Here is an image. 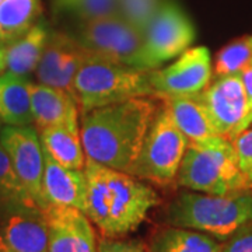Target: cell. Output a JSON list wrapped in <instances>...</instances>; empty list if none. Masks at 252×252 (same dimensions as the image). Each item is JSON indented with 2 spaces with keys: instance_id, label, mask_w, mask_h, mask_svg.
I'll use <instances>...</instances> for the list:
<instances>
[{
  "instance_id": "1",
  "label": "cell",
  "mask_w": 252,
  "mask_h": 252,
  "mask_svg": "<svg viewBox=\"0 0 252 252\" xmlns=\"http://www.w3.org/2000/svg\"><path fill=\"white\" fill-rule=\"evenodd\" d=\"M154 97H142L80 115V136L89 160L129 172L157 114Z\"/></svg>"
},
{
  "instance_id": "2",
  "label": "cell",
  "mask_w": 252,
  "mask_h": 252,
  "mask_svg": "<svg viewBox=\"0 0 252 252\" xmlns=\"http://www.w3.org/2000/svg\"><path fill=\"white\" fill-rule=\"evenodd\" d=\"M86 215L101 237L119 238L135 231L147 219L160 196L143 180L89 160Z\"/></svg>"
},
{
  "instance_id": "3",
  "label": "cell",
  "mask_w": 252,
  "mask_h": 252,
  "mask_svg": "<svg viewBox=\"0 0 252 252\" xmlns=\"http://www.w3.org/2000/svg\"><path fill=\"white\" fill-rule=\"evenodd\" d=\"M164 223L212 235L224 243L252 223V189L224 195L181 192L164 209Z\"/></svg>"
},
{
  "instance_id": "4",
  "label": "cell",
  "mask_w": 252,
  "mask_h": 252,
  "mask_svg": "<svg viewBox=\"0 0 252 252\" xmlns=\"http://www.w3.org/2000/svg\"><path fill=\"white\" fill-rule=\"evenodd\" d=\"M73 94L83 115L129 99L154 97V90L150 70L89 54L74 79Z\"/></svg>"
},
{
  "instance_id": "5",
  "label": "cell",
  "mask_w": 252,
  "mask_h": 252,
  "mask_svg": "<svg viewBox=\"0 0 252 252\" xmlns=\"http://www.w3.org/2000/svg\"><path fill=\"white\" fill-rule=\"evenodd\" d=\"M177 184L189 190L212 195L251 189L240 168L234 143L220 136L189 142L181 161Z\"/></svg>"
},
{
  "instance_id": "6",
  "label": "cell",
  "mask_w": 252,
  "mask_h": 252,
  "mask_svg": "<svg viewBox=\"0 0 252 252\" xmlns=\"http://www.w3.org/2000/svg\"><path fill=\"white\" fill-rule=\"evenodd\" d=\"M188 144L189 140L178 129L170 109L161 101L139 156L127 174L161 187L171 185L177 181Z\"/></svg>"
},
{
  "instance_id": "7",
  "label": "cell",
  "mask_w": 252,
  "mask_h": 252,
  "mask_svg": "<svg viewBox=\"0 0 252 252\" xmlns=\"http://www.w3.org/2000/svg\"><path fill=\"white\" fill-rule=\"evenodd\" d=\"M195 36V27L180 4L172 0H164L160 10L144 31L137 67L154 70L162 63L177 59L190 48Z\"/></svg>"
},
{
  "instance_id": "8",
  "label": "cell",
  "mask_w": 252,
  "mask_h": 252,
  "mask_svg": "<svg viewBox=\"0 0 252 252\" xmlns=\"http://www.w3.org/2000/svg\"><path fill=\"white\" fill-rule=\"evenodd\" d=\"M74 36L90 55L137 67L144 34L118 13L80 21Z\"/></svg>"
},
{
  "instance_id": "9",
  "label": "cell",
  "mask_w": 252,
  "mask_h": 252,
  "mask_svg": "<svg viewBox=\"0 0 252 252\" xmlns=\"http://www.w3.org/2000/svg\"><path fill=\"white\" fill-rule=\"evenodd\" d=\"M0 144L9 156L13 170L30 198L42 212L46 209L44 196L45 153L35 126H4L0 130Z\"/></svg>"
},
{
  "instance_id": "10",
  "label": "cell",
  "mask_w": 252,
  "mask_h": 252,
  "mask_svg": "<svg viewBox=\"0 0 252 252\" xmlns=\"http://www.w3.org/2000/svg\"><path fill=\"white\" fill-rule=\"evenodd\" d=\"M200 95L217 136L233 142L250 129L247 94L240 74L213 76Z\"/></svg>"
},
{
  "instance_id": "11",
  "label": "cell",
  "mask_w": 252,
  "mask_h": 252,
  "mask_svg": "<svg viewBox=\"0 0 252 252\" xmlns=\"http://www.w3.org/2000/svg\"><path fill=\"white\" fill-rule=\"evenodd\" d=\"M213 79L212 56L206 46L189 48L167 67L150 70L156 98L198 94Z\"/></svg>"
},
{
  "instance_id": "12",
  "label": "cell",
  "mask_w": 252,
  "mask_h": 252,
  "mask_svg": "<svg viewBox=\"0 0 252 252\" xmlns=\"http://www.w3.org/2000/svg\"><path fill=\"white\" fill-rule=\"evenodd\" d=\"M0 252H48L45 215L39 207L0 206Z\"/></svg>"
},
{
  "instance_id": "13",
  "label": "cell",
  "mask_w": 252,
  "mask_h": 252,
  "mask_svg": "<svg viewBox=\"0 0 252 252\" xmlns=\"http://www.w3.org/2000/svg\"><path fill=\"white\" fill-rule=\"evenodd\" d=\"M89 52L79 39L66 32H51L35 69L38 83L70 93L73 83Z\"/></svg>"
},
{
  "instance_id": "14",
  "label": "cell",
  "mask_w": 252,
  "mask_h": 252,
  "mask_svg": "<svg viewBox=\"0 0 252 252\" xmlns=\"http://www.w3.org/2000/svg\"><path fill=\"white\" fill-rule=\"evenodd\" d=\"M48 228V252H97L94 224L74 207L48 206L44 210Z\"/></svg>"
},
{
  "instance_id": "15",
  "label": "cell",
  "mask_w": 252,
  "mask_h": 252,
  "mask_svg": "<svg viewBox=\"0 0 252 252\" xmlns=\"http://www.w3.org/2000/svg\"><path fill=\"white\" fill-rule=\"evenodd\" d=\"M44 196L48 206L74 207L86 213L87 178L84 170L63 167L45 153Z\"/></svg>"
},
{
  "instance_id": "16",
  "label": "cell",
  "mask_w": 252,
  "mask_h": 252,
  "mask_svg": "<svg viewBox=\"0 0 252 252\" xmlns=\"http://www.w3.org/2000/svg\"><path fill=\"white\" fill-rule=\"evenodd\" d=\"M31 108L34 126L38 132L52 126L80 124L77 101L70 93L62 89L42 83H32Z\"/></svg>"
},
{
  "instance_id": "17",
  "label": "cell",
  "mask_w": 252,
  "mask_h": 252,
  "mask_svg": "<svg viewBox=\"0 0 252 252\" xmlns=\"http://www.w3.org/2000/svg\"><path fill=\"white\" fill-rule=\"evenodd\" d=\"M32 81L27 76L3 72L0 74V121L6 126L34 125L31 108Z\"/></svg>"
},
{
  "instance_id": "18",
  "label": "cell",
  "mask_w": 252,
  "mask_h": 252,
  "mask_svg": "<svg viewBox=\"0 0 252 252\" xmlns=\"http://www.w3.org/2000/svg\"><path fill=\"white\" fill-rule=\"evenodd\" d=\"M160 99L168 107L174 122L189 142H202L217 136L200 93Z\"/></svg>"
},
{
  "instance_id": "19",
  "label": "cell",
  "mask_w": 252,
  "mask_h": 252,
  "mask_svg": "<svg viewBox=\"0 0 252 252\" xmlns=\"http://www.w3.org/2000/svg\"><path fill=\"white\" fill-rule=\"evenodd\" d=\"M51 28L45 20H39L35 26L30 28L6 48V70L20 76L35 73L36 66L45 49L46 42L51 36Z\"/></svg>"
},
{
  "instance_id": "20",
  "label": "cell",
  "mask_w": 252,
  "mask_h": 252,
  "mask_svg": "<svg viewBox=\"0 0 252 252\" xmlns=\"http://www.w3.org/2000/svg\"><path fill=\"white\" fill-rule=\"evenodd\" d=\"M45 152L63 167L84 170L87 157L81 143L80 124L58 125L38 132Z\"/></svg>"
},
{
  "instance_id": "21",
  "label": "cell",
  "mask_w": 252,
  "mask_h": 252,
  "mask_svg": "<svg viewBox=\"0 0 252 252\" xmlns=\"http://www.w3.org/2000/svg\"><path fill=\"white\" fill-rule=\"evenodd\" d=\"M223 243L212 235L175 225L157 230L147 245V252H221Z\"/></svg>"
},
{
  "instance_id": "22",
  "label": "cell",
  "mask_w": 252,
  "mask_h": 252,
  "mask_svg": "<svg viewBox=\"0 0 252 252\" xmlns=\"http://www.w3.org/2000/svg\"><path fill=\"white\" fill-rule=\"evenodd\" d=\"M41 0L0 1V42L7 45L24 35L41 20Z\"/></svg>"
},
{
  "instance_id": "23",
  "label": "cell",
  "mask_w": 252,
  "mask_h": 252,
  "mask_svg": "<svg viewBox=\"0 0 252 252\" xmlns=\"http://www.w3.org/2000/svg\"><path fill=\"white\" fill-rule=\"evenodd\" d=\"M252 62V42L251 36L233 41L225 45L213 63V76H228L240 74Z\"/></svg>"
},
{
  "instance_id": "24",
  "label": "cell",
  "mask_w": 252,
  "mask_h": 252,
  "mask_svg": "<svg viewBox=\"0 0 252 252\" xmlns=\"http://www.w3.org/2000/svg\"><path fill=\"white\" fill-rule=\"evenodd\" d=\"M10 205H34L32 199L30 198L27 190L21 185L9 156L0 144V206ZM38 207V206H36Z\"/></svg>"
},
{
  "instance_id": "25",
  "label": "cell",
  "mask_w": 252,
  "mask_h": 252,
  "mask_svg": "<svg viewBox=\"0 0 252 252\" xmlns=\"http://www.w3.org/2000/svg\"><path fill=\"white\" fill-rule=\"evenodd\" d=\"M54 9L86 21L117 14L118 0H54Z\"/></svg>"
},
{
  "instance_id": "26",
  "label": "cell",
  "mask_w": 252,
  "mask_h": 252,
  "mask_svg": "<svg viewBox=\"0 0 252 252\" xmlns=\"http://www.w3.org/2000/svg\"><path fill=\"white\" fill-rule=\"evenodd\" d=\"M162 3L164 0H118V13L144 34Z\"/></svg>"
},
{
  "instance_id": "27",
  "label": "cell",
  "mask_w": 252,
  "mask_h": 252,
  "mask_svg": "<svg viewBox=\"0 0 252 252\" xmlns=\"http://www.w3.org/2000/svg\"><path fill=\"white\" fill-rule=\"evenodd\" d=\"M233 143L238 156L240 168L248 182V187L252 189V127L235 137Z\"/></svg>"
},
{
  "instance_id": "28",
  "label": "cell",
  "mask_w": 252,
  "mask_h": 252,
  "mask_svg": "<svg viewBox=\"0 0 252 252\" xmlns=\"http://www.w3.org/2000/svg\"><path fill=\"white\" fill-rule=\"evenodd\" d=\"M221 252H252V223L241 227L225 240Z\"/></svg>"
},
{
  "instance_id": "29",
  "label": "cell",
  "mask_w": 252,
  "mask_h": 252,
  "mask_svg": "<svg viewBox=\"0 0 252 252\" xmlns=\"http://www.w3.org/2000/svg\"><path fill=\"white\" fill-rule=\"evenodd\" d=\"M97 252H147V247L136 241H122L118 238L102 237L97 245Z\"/></svg>"
},
{
  "instance_id": "30",
  "label": "cell",
  "mask_w": 252,
  "mask_h": 252,
  "mask_svg": "<svg viewBox=\"0 0 252 252\" xmlns=\"http://www.w3.org/2000/svg\"><path fill=\"white\" fill-rule=\"evenodd\" d=\"M241 81L244 84V90L247 94V102H248V115H247V122L248 126L251 127L252 125V64L248 66L245 70L240 73Z\"/></svg>"
},
{
  "instance_id": "31",
  "label": "cell",
  "mask_w": 252,
  "mask_h": 252,
  "mask_svg": "<svg viewBox=\"0 0 252 252\" xmlns=\"http://www.w3.org/2000/svg\"><path fill=\"white\" fill-rule=\"evenodd\" d=\"M6 72V48L0 42V74Z\"/></svg>"
},
{
  "instance_id": "32",
  "label": "cell",
  "mask_w": 252,
  "mask_h": 252,
  "mask_svg": "<svg viewBox=\"0 0 252 252\" xmlns=\"http://www.w3.org/2000/svg\"><path fill=\"white\" fill-rule=\"evenodd\" d=\"M0 126H1V121H0ZM0 130H1V127H0Z\"/></svg>"
},
{
  "instance_id": "33",
  "label": "cell",
  "mask_w": 252,
  "mask_h": 252,
  "mask_svg": "<svg viewBox=\"0 0 252 252\" xmlns=\"http://www.w3.org/2000/svg\"><path fill=\"white\" fill-rule=\"evenodd\" d=\"M251 42H252V35H251ZM251 64H252V62H251Z\"/></svg>"
},
{
  "instance_id": "34",
  "label": "cell",
  "mask_w": 252,
  "mask_h": 252,
  "mask_svg": "<svg viewBox=\"0 0 252 252\" xmlns=\"http://www.w3.org/2000/svg\"><path fill=\"white\" fill-rule=\"evenodd\" d=\"M0 1H1V0H0Z\"/></svg>"
}]
</instances>
